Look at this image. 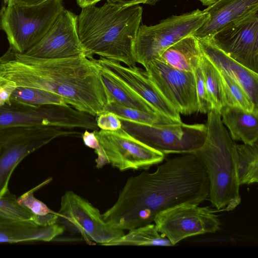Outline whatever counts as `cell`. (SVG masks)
<instances>
[{
    "mask_svg": "<svg viewBox=\"0 0 258 258\" xmlns=\"http://www.w3.org/2000/svg\"><path fill=\"white\" fill-rule=\"evenodd\" d=\"M142 14L139 5L121 7L106 2L82 8L77 30L87 57L97 54L127 67L136 66L134 48Z\"/></svg>",
    "mask_w": 258,
    "mask_h": 258,
    "instance_id": "3957f363",
    "label": "cell"
},
{
    "mask_svg": "<svg viewBox=\"0 0 258 258\" xmlns=\"http://www.w3.org/2000/svg\"><path fill=\"white\" fill-rule=\"evenodd\" d=\"M222 77L225 105L241 108L248 111L258 110L245 91L226 73L220 71Z\"/></svg>",
    "mask_w": 258,
    "mask_h": 258,
    "instance_id": "f1b7e54d",
    "label": "cell"
},
{
    "mask_svg": "<svg viewBox=\"0 0 258 258\" xmlns=\"http://www.w3.org/2000/svg\"><path fill=\"white\" fill-rule=\"evenodd\" d=\"M114 113L120 120L149 125L168 124L182 122L158 113H149L127 107L115 101L108 102L103 112Z\"/></svg>",
    "mask_w": 258,
    "mask_h": 258,
    "instance_id": "484cf974",
    "label": "cell"
},
{
    "mask_svg": "<svg viewBox=\"0 0 258 258\" xmlns=\"http://www.w3.org/2000/svg\"><path fill=\"white\" fill-rule=\"evenodd\" d=\"M207 136L193 153L204 168L209 183V200L214 212H229L241 203L236 151L233 141L223 124L219 112L208 113Z\"/></svg>",
    "mask_w": 258,
    "mask_h": 258,
    "instance_id": "277c9868",
    "label": "cell"
},
{
    "mask_svg": "<svg viewBox=\"0 0 258 258\" xmlns=\"http://www.w3.org/2000/svg\"><path fill=\"white\" fill-rule=\"evenodd\" d=\"M57 223L80 234L89 244L105 245L124 234L123 230L106 222L100 211L87 200L72 190L62 196Z\"/></svg>",
    "mask_w": 258,
    "mask_h": 258,
    "instance_id": "9c48e42d",
    "label": "cell"
},
{
    "mask_svg": "<svg viewBox=\"0 0 258 258\" xmlns=\"http://www.w3.org/2000/svg\"><path fill=\"white\" fill-rule=\"evenodd\" d=\"M109 163L121 171L148 169L163 161L165 155L133 137L122 128L93 131Z\"/></svg>",
    "mask_w": 258,
    "mask_h": 258,
    "instance_id": "8fae6325",
    "label": "cell"
},
{
    "mask_svg": "<svg viewBox=\"0 0 258 258\" xmlns=\"http://www.w3.org/2000/svg\"><path fill=\"white\" fill-rule=\"evenodd\" d=\"M237 167L240 185L258 182V142L252 145L236 144Z\"/></svg>",
    "mask_w": 258,
    "mask_h": 258,
    "instance_id": "cb8c5ba5",
    "label": "cell"
},
{
    "mask_svg": "<svg viewBox=\"0 0 258 258\" xmlns=\"http://www.w3.org/2000/svg\"><path fill=\"white\" fill-rule=\"evenodd\" d=\"M11 98L34 105H68L59 95L46 91L16 87Z\"/></svg>",
    "mask_w": 258,
    "mask_h": 258,
    "instance_id": "f546056e",
    "label": "cell"
},
{
    "mask_svg": "<svg viewBox=\"0 0 258 258\" xmlns=\"http://www.w3.org/2000/svg\"><path fill=\"white\" fill-rule=\"evenodd\" d=\"M173 246L170 240L150 223L128 230L126 234L109 242L104 246Z\"/></svg>",
    "mask_w": 258,
    "mask_h": 258,
    "instance_id": "603a6c76",
    "label": "cell"
},
{
    "mask_svg": "<svg viewBox=\"0 0 258 258\" xmlns=\"http://www.w3.org/2000/svg\"><path fill=\"white\" fill-rule=\"evenodd\" d=\"M92 59L98 66L110 72L145 100L158 113L182 121L180 113L150 80L145 70L136 66H125L102 57Z\"/></svg>",
    "mask_w": 258,
    "mask_h": 258,
    "instance_id": "9a60e30c",
    "label": "cell"
},
{
    "mask_svg": "<svg viewBox=\"0 0 258 258\" xmlns=\"http://www.w3.org/2000/svg\"><path fill=\"white\" fill-rule=\"evenodd\" d=\"M64 229L58 223L43 226L32 220L0 222V243L49 242L61 235Z\"/></svg>",
    "mask_w": 258,
    "mask_h": 258,
    "instance_id": "d6986e66",
    "label": "cell"
},
{
    "mask_svg": "<svg viewBox=\"0 0 258 258\" xmlns=\"http://www.w3.org/2000/svg\"><path fill=\"white\" fill-rule=\"evenodd\" d=\"M94 116L70 105H34L10 98L0 106V128L52 126L98 130Z\"/></svg>",
    "mask_w": 258,
    "mask_h": 258,
    "instance_id": "8992f818",
    "label": "cell"
},
{
    "mask_svg": "<svg viewBox=\"0 0 258 258\" xmlns=\"http://www.w3.org/2000/svg\"><path fill=\"white\" fill-rule=\"evenodd\" d=\"M202 55L198 39L191 35L167 48L156 59L176 69L194 72Z\"/></svg>",
    "mask_w": 258,
    "mask_h": 258,
    "instance_id": "44dd1931",
    "label": "cell"
},
{
    "mask_svg": "<svg viewBox=\"0 0 258 258\" xmlns=\"http://www.w3.org/2000/svg\"><path fill=\"white\" fill-rule=\"evenodd\" d=\"M97 66L107 94V102L115 101L127 107L149 113H158L149 103L112 73Z\"/></svg>",
    "mask_w": 258,
    "mask_h": 258,
    "instance_id": "7402d4cb",
    "label": "cell"
},
{
    "mask_svg": "<svg viewBox=\"0 0 258 258\" xmlns=\"http://www.w3.org/2000/svg\"><path fill=\"white\" fill-rule=\"evenodd\" d=\"M64 128L52 126H13L0 128V147L16 139L47 137L53 140L58 137L76 134Z\"/></svg>",
    "mask_w": 258,
    "mask_h": 258,
    "instance_id": "4316f807",
    "label": "cell"
},
{
    "mask_svg": "<svg viewBox=\"0 0 258 258\" xmlns=\"http://www.w3.org/2000/svg\"><path fill=\"white\" fill-rule=\"evenodd\" d=\"M8 81L0 76V87L6 84Z\"/></svg>",
    "mask_w": 258,
    "mask_h": 258,
    "instance_id": "ab89813d",
    "label": "cell"
},
{
    "mask_svg": "<svg viewBox=\"0 0 258 258\" xmlns=\"http://www.w3.org/2000/svg\"><path fill=\"white\" fill-rule=\"evenodd\" d=\"M121 128L135 138L164 155L195 152L204 144L207 136L205 124L182 122L149 125L120 120Z\"/></svg>",
    "mask_w": 258,
    "mask_h": 258,
    "instance_id": "ba28073f",
    "label": "cell"
},
{
    "mask_svg": "<svg viewBox=\"0 0 258 258\" xmlns=\"http://www.w3.org/2000/svg\"><path fill=\"white\" fill-rule=\"evenodd\" d=\"M208 19L192 35L210 38L227 24L258 11V0H218L204 10Z\"/></svg>",
    "mask_w": 258,
    "mask_h": 258,
    "instance_id": "e0dca14e",
    "label": "cell"
},
{
    "mask_svg": "<svg viewBox=\"0 0 258 258\" xmlns=\"http://www.w3.org/2000/svg\"><path fill=\"white\" fill-rule=\"evenodd\" d=\"M102 0H76L77 4L81 8L91 5L96 4Z\"/></svg>",
    "mask_w": 258,
    "mask_h": 258,
    "instance_id": "74e56055",
    "label": "cell"
},
{
    "mask_svg": "<svg viewBox=\"0 0 258 258\" xmlns=\"http://www.w3.org/2000/svg\"><path fill=\"white\" fill-rule=\"evenodd\" d=\"M82 138L83 142L86 146L95 150V152L97 155V158L96 159V167L98 168H102L107 162L94 132H90L86 130L83 134Z\"/></svg>",
    "mask_w": 258,
    "mask_h": 258,
    "instance_id": "d6a6232c",
    "label": "cell"
},
{
    "mask_svg": "<svg viewBox=\"0 0 258 258\" xmlns=\"http://www.w3.org/2000/svg\"><path fill=\"white\" fill-rule=\"evenodd\" d=\"M204 6H210L218 0H198Z\"/></svg>",
    "mask_w": 258,
    "mask_h": 258,
    "instance_id": "f35d334b",
    "label": "cell"
},
{
    "mask_svg": "<svg viewBox=\"0 0 258 258\" xmlns=\"http://www.w3.org/2000/svg\"><path fill=\"white\" fill-rule=\"evenodd\" d=\"M209 39L229 57L258 74V11L227 24Z\"/></svg>",
    "mask_w": 258,
    "mask_h": 258,
    "instance_id": "7c38bea8",
    "label": "cell"
},
{
    "mask_svg": "<svg viewBox=\"0 0 258 258\" xmlns=\"http://www.w3.org/2000/svg\"><path fill=\"white\" fill-rule=\"evenodd\" d=\"M47 0H3L5 4H18L23 5H33L41 3Z\"/></svg>",
    "mask_w": 258,
    "mask_h": 258,
    "instance_id": "8d00e7d4",
    "label": "cell"
},
{
    "mask_svg": "<svg viewBox=\"0 0 258 258\" xmlns=\"http://www.w3.org/2000/svg\"><path fill=\"white\" fill-rule=\"evenodd\" d=\"M198 206L185 203L160 212L153 220L157 230L173 245L190 236L218 231L221 222L214 210Z\"/></svg>",
    "mask_w": 258,
    "mask_h": 258,
    "instance_id": "30bf717a",
    "label": "cell"
},
{
    "mask_svg": "<svg viewBox=\"0 0 258 258\" xmlns=\"http://www.w3.org/2000/svg\"><path fill=\"white\" fill-rule=\"evenodd\" d=\"M221 120L233 141L252 145L258 141V110L248 111L227 105L219 111Z\"/></svg>",
    "mask_w": 258,
    "mask_h": 258,
    "instance_id": "ffe728a7",
    "label": "cell"
},
{
    "mask_svg": "<svg viewBox=\"0 0 258 258\" xmlns=\"http://www.w3.org/2000/svg\"><path fill=\"white\" fill-rule=\"evenodd\" d=\"M96 120L97 125L100 130L113 131L121 128L120 119L112 112H103L97 116Z\"/></svg>",
    "mask_w": 258,
    "mask_h": 258,
    "instance_id": "836d02e7",
    "label": "cell"
},
{
    "mask_svg": "<svg viewBox=\"0 0 258 258\" xmlns=\"http://www.w3.org/2000/svg\"><path fill=\"white\" fill-rule=\"evenodd\" d=\"M52 180L50 177L25 192L17 198L18 203L29 209L33 214L32 220L37 224L46 226L57 223L59 216L56 213L49 209L43 202L35 197L34 193Z\"/></svg>",
    "mask_w": 258,
    "mask_h": 258,
    "instance_id": "d4e9b609",
    "label": "cell"
},
{
    "mask_svg": "<svg viewBox=\"0 0 258 258\" xmlns=\"http://www.w3.org/2000/svg\"><path fill=\"white\" fill-rule=\"evenodd\" d=\"M196 82V89L199 105V112L206 113L212 109V106L208 97L202 71L199 66L194 71Z\"/></svg>",
    "mask_w": 258,
    "mask_h": 258,
    "instance_id": "1f68e13d",
    "label": "cell"
},
{
    "mask_svg": "<svg viewBox=\"0 0 258 258\" xmlns=\"http://www.w3.org/2000/svg\"><path fill=\"white\" fill-rule=\"evenodd\" d=\"M144 67L150 80L179 113L199 112L194 72L176 69L158 59Z\"/></svg>",
    "mask_w": 258,
    "mask_h": 258,
    "instance_id": "4fadbf2b",
    "label": "cell"
},
{
    "mask_svg": "<svg viewBox=\"0 0 258 258\" xmlns=\"http://www.w3.org/2000/svg\"><path fill=\"white\" fill-rule=\"evenodd\" d=\"M200 66L203 72L208 97L212 109L219 112L225 105L223 82L220 71L203 53Z\"/></svg>",
    "mask_w": 258,
    "mask_h": 258,
    "instance_id": "83f0119b",
    "label": "cell"
},
{
    "mask_svg": "<svg viewBox=\"0 0 258 258\" xmlns=\"http://www.w3.org/2000/svg\"><path fill=\"white\" fill-rule=\"evenodd\" d=\"M92 58L85 55L42 58L8 49L0 57V76L17 87L55 93L76 109L97 116L103 112L107 97Z\"/></svg>",
    "mask_w": 258,
    "mask_h": 258,
    "instance_id": "7a4b0ae2",
    "label": "cell"
},
{
    "mask_svg": "<svg viewBox=\"0 0 258 258\" xmlns=\"http://www.w3.org/2000/svg\"><path fill=\"white\" fill-rule=\"evenodd\" d=\"M209 15L199 9L172 15L152 26L140 25L134 44L137 63L144 67L158 58L167 48L180 39L193 35L208 19Z\"/></svg>",
    "mask_w": 258,
    "mask_h": 258,
    "instance_id": "52a82bcc",
    "label": "cell"
},
{
    "mask_svg": "<svg viewBox=\"0 0 258 258\" xmlns=\"http://www.w3.org/2000/svg\"><path fill=\"white\" fill-rule=\"evenodd\" d=\"M4 9H5V6L2 7L0 9V28H1V25L2 18V16H3L4 11Z\"/></svg>",
    "mask_w": 258,
    "mask_h": 258,
    "instance_id": "60d3db41",
    "label": "cell"
},
{
    "mask_svg": "<svg viewBox=\"0 0 258 258\" xmlns=\"http://www.w3.org/2000/svg\"><path fill=\"white\" fill-rule=\"evenodd\" d=\"M53 140L46 137L23 138L10 141L0 147V197L9 191V180L19 163Z\"/></svg>",
    "mask_w": 258,
    "mask_h": 258,
    "instance_id": "ac0fdd59",
    "label": "cell"
},
{
    "mask_svg": "<svg viewBox=\"0 0 258 258\" xmlns=\"http://www.w3.org/2000/svg\"><path fill=\"white\" fill-rule=\"evenodd\" d=\"M209 192L207 174L195 154H182L167 159L153 172L128 178L102 217L111 226L129 230L151 223L168 208L185 203L199 205Z\"/></svg>",
    "mask_w": 258,
    "mask_h": 258,
    "instance_id": "6da1fadb",
    "label": "cell"
},
{
    "mask_svg": "<svg viewBox=\"0 0 258 258\" xmlns=\"http://www.w3.org/2000/svg\"><path fill=\"white\" fill-rule=\"evenodd\" d=\"M32 213L21 205L16 196L10 191L0 197V222L31 220Z\"/></svg>",
    "mask_w": 258,
    "mask_h": 258,
    "instance_id": "4dcf8cb0",
    "label": "cell"
},
{
    "mask_svg": "<svg viewBox=\"0 0 258 258\" xmlns=\"http://www.w3.org/2000/svg\"><path fill=\"white\" fill-rule=\"evenodd\" d=\"M202 53L220 71L239 84L258 106V74L235 61L209 38L198 39Z\"/></svg>",
    "mask_w": 258,
    "mask_h": 258,
    "instance_id": "2e32d148",
    "label": "cell"
},
{
    "mask_svg": "<svg viewBox=\"0 0 258 258\" xmlns=\"http://www.w3.org/2000/svg\"><path fill=\"white\" fill-rule=\"evenodd\" d=\"M15 87V85L9 81L0 87V106L4 105L10 99L11 93Z\"/></svg>",
    "mask_w": 258,
    "mask_h": 258,
    "instance_id": "e575fe53",
    "label": "cell"
},
{
    "mask_svg": "<svg viewBox=\"0 0 258 258\" xmlns=\"http://www.w3.org/2000/svg\"><path fill=\"white\" fill-rule=\"evenodd\" d=\"M23 53L48 59L87 56L78 35L77 15L64 8L44 36Z\"/></svg>",
    "mask_w": 258,
    "mask_h": 258,
    "instance_id": "5bb4252c",
    "label": "cell"
},
{
    "mask_svg": "<svg viewBox=\"0 0 258 258\" xmlns=\"http://www.w3.org/2000/svg\"><path fill=\"white\" fill-rule=\"evenodd\" d=\"M64 9L63 0H47L33 5L5 6L1 28L6 33L11 50L24 53L49 31Z\"/></svg>",
    "mask_w": 258,
    "mask_h": 258,
    "instance_id": "5b68a950",
    "label": "cell"
},
{
    "mask_svg": "<svg viewBox=\"0 0 258 258\" xmlns=\"http://www.w3.org/2000/svg\"><path fill=\"white\" fill-rule=\"evenodd\" d=\"M160 0H107V2L121 7L138 5L140 4L155 5Z\"/></svg>",
    "mask_w": 258,
    "mask_h": 258,
    "instance_id": "d590c367",
    "label": "cell"
}]
</instances>
